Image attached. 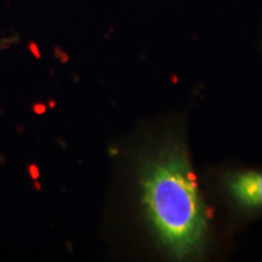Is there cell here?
<instances>
[{
    "label": "cell",
    "mask_w": 262,
    "mask_h": 262,
    "mask_svg": "<svg viewBox=\"0 0 262 262\" xmlns=\"http://www.w3.org/2000/svg\"><path fill=\"white\" fill-rule=\"evenodd\" d=\"M228 204L239 219L262 217V168H244L228 171L222 180Z\"/></svg>",
    "instance_id": "obj_2"
},
{
    "label": "cell",
    "mask_w": 262,
    "mask_h": 262,
    "mask_svg": "<svg viewBox=\"0 0 262 262\" xmlns=\"http://www.w3.org/2000/svg\"><path fill=\"white\" fill-rule=\"evenodd\" d=\"M140 199L157 245L178 261L203 256L209 216L181 141L166 137L140 162Z\"/></svg>",
    "instance_id": "obj_1"
}]
</instances>
